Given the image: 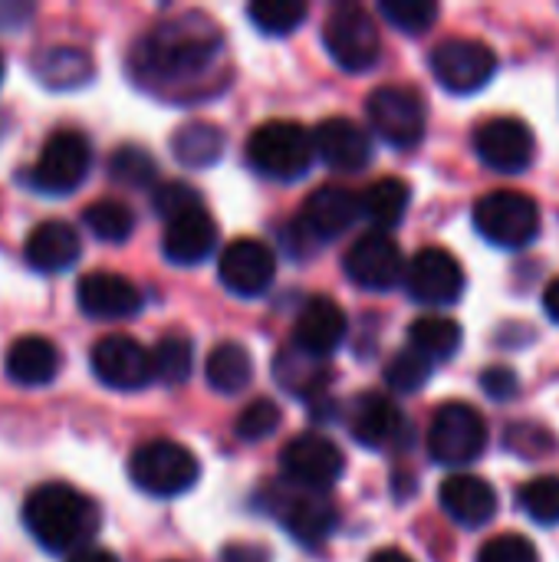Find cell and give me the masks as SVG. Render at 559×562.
I'll use <instances>...</instances> for the list:
<instances>
[{
	"label": "cell",
	"mask_w": 559,
	"mask_h": 562,
	"mask_svg": "<svg viewBox=\"0 0 559 562\" xmlns=\"http://www.w3.org/2000/svg\"><path fill=\"white\" fill-rule=\"evenodd\" d=\"M432 72L435 79L455 92V95H471L484 89L494 72H497V53L471 36H448L432 49Z\"/></svg>",
	"instance_id": "30bf717a"
},
{
	"label": "cell",
	"mask_w": 559,
	"mask_h": 562,
	"mask_svg": "<svg viewBox=\"0 0 559 562\" xmlns=\"http://www.w3.org/2000/svg\"><path fill=\"white\" fill-rule=\"evenodd\" d=\"M428 379H432V362L425 356H418L415 349H402L385 366V385L399 395H412V392L425 389Z\"/></svg>",
	"instance_id": "74e56055"
},
{
	"label": "cell",
	"mask_w": 559,
	"mask_h": 562,
	"mask_svg": "<svg viewBox=\"0 0 559 562\" xmlns=\"http://www.w3.org/2000/svg\"><path fill=\"white\" fill-rule=\"evenodd\" d=\"M544 310L554 323H559V277L544 290Z\"/></svg>",
	"instance_id": "7dc6e473"
},
{
	"label": "cell",
	"mask_w": 559,
	"mask_h": 562,
	"mask_svg": "<svg viewBox=\"0 0 559 562\" xmlns=\"http://www.w3.org/2000/svg\"><path fill=\"white\" fill-rule=\"evenodd\" d=\"M273 277H277V257L257 237H241L227 244L217 257V280L234 296L244 300L264 296L273 286Z\"/></svg>",
	"instance_id": "e0dca14e"
},
{
	"label": "cell",
	"mask_w": 559,
	"mask_h": 562,
	"mask_svg": "<svg viewBox=\"0 0 559 562\" xmlns=\"http://www.w3.org/2000/svg\"><path fill=\"white\" fill-rule=\"evenodd\" d=\"M409 201H412V188L402 178H379L359 194V211L376 224V231L389 234V227L402 224Z\"/></svg>",
	"instance_id": "4dcf8cb0"
},
{
	"label": "cell",
	"mask_w": 559,
	"mask_h": 562,
	"mask_svg": "<svg viewBox=\"0 0 559 562\" xmlns=\"http://www.w3.org/2000/svg\"><path fill=\"white\" fill-rule=\"evenodd\" d=\"M481 389H484V395L494 398V402H511V398L521 392V379H517V372L507 369V366H491V369L481 372Z\"/></svg>",
	"instance_id": "ee69618b"
},
{
	"label": "cell",
	"mask_w": 559,
	"mask_h": 562,
	"mask_svg": "<svg viewBox=\"0 0 559 562\" xmlns=\"http://www.w3.org/2000/svg\"><path fill=\"white\" fill-rule=\"evenodd\" d=\"M478 562H540L537 547L521 537V533H501L494 540H488L478 553Z\"/></svg>",
	"instance_id": "7bdbcfd3"
},
{
	"label": "cell",
	"mask_w": 559,
	"mask_h": 562,
	"mask_svg": "<svg viewBox=\"0 0 559 562\" xmlns=\"http://www.w3.org/2000/svg\"><path fill=\"white\" fill-rule=\"evenodd\" d=\"M379 13L402 33H425L438 20V3L435 0H382Z\"/></svg>",
	"instance_id": "f35d334b"
},
{
	"label": "cell",
	"mask_w": 559,
	"mask_h": 562,
	"mask_svg": "<svg viewBox=\"0 0 559 562\" xmlns=\"http://www.w3.org/2000/svg\"><path fill=\"white\" fill-rule=\"evenodd\" d=\"M270 514L283 524V530L306 550H320L339 524V514L329 501H323L320 494L300 491V487H270Z\"/></svg>",
	"instance_id": "7c38bea8"
},
{
	"label": "cell",
	"mask_w": 559,
	"mask_h": 562,
	"mask_svg": "<svg viewBox=\"0 0 559 562\" xmlns=\"http://www.w3.org/2000/svg\"><path fill=\"white\" fill-rule=\"evenodd\" d=\"M504 448L524 461H540L557 451V438L537 422H517L504 431Z\"/></svg>",
	"instance_id": "ab89813d"
},
{
	"label": "cell",
	"mask_w": 559,
	"mask_h": 562,
	"mask_svg": "<svg viewBox=\"0 0 559 562\" xmlns=\"http://www.w3.org/2000/svg\"><path fill=\"white\" fill-rule=\"evenodd\" d=\"M152 207H155L158 217L171 221V217H178L185 211H194V207H204V204H201V194L191 184H185V181H165V184H155Z\"/></svg>",
	"instance_id": "b9f144b4"
},
{
	"label": "cell",
	"mask_w": 559,
	"mask_h": 562,
	"mask_svg": "<svg viewBox=\"0 0 559 562\" xmlns=\"http://www.w3.org/2000/svg\"><path fill=\"white\" fill-rule=\"evenodd\" d=\"M323 46L346 72H369L379 63L382 36L372 13L359 3H336L323 23Z\"/></svg>",
	"instance_id": "5b68a950"
},
{
	"label": "cell",
	"mask_w": 559,
	"mask_h": 562,
	"mask_svg": "<svg viewBox=\"0 0 559 562\" xmlns=\"http://www.w3.org/2000/svg\"><path fill=\"white\" fill-rule=\"evenodd\" d=\"M474 227L494 247H527L540 234V207L524 191H491L474 204Z\"/></svg>",
	"instance_id": "8992f818"
},
{
	"label": "cell",
	"mask_w": 559,
	"mask_h": 562,
	"mask_svg": "<svg viewBox=\"0 0 559 562\" xmlns=\"http://www.w3.org/2000/svg\"><path fill=\"white\" fill-rule=\"evenodd\" d=\"M409 349L425 356L432 366L445 362L461 349V326L448 316H422L409 326Z\"/></svg>",
	"instance_id": "1f68e13d"
},
{
	"label": "cell",
	"mask_w": 559,
	"mask_h": 562,
	"mask_svg": "<svg viewBox=\"0 0 559 562\" xmlns=\"http://www.w3.org/2000/svg\"><path fill=\"white\" fill-rule=\"evenodd\" d=\"M369 562H415L409 553H402V550H395V547H389V550H379V553H372V560Z\"/></svg>",
	"instance_id": "c3c4849f"
},
{
	"label": "cell",
	"mask_w": 559,
	"mask_h": 562,
	"mask_svg": "<svg viewBox=\"0 0 559 562\" xmlns=\"http://www.w3.org/2000/svg\"><path fill=\"white\" fill-rule=\"evenodd\" d=\"M313 138L293 119H270L247 138V165L273 181H300L313 168Z\"/></svg>",
	"instance_id": "3957f363"
},
{
	"label": "cell",
	"mask_w": 559,
	"mask_h": 562,
	"mask_svg": "<svg viewBox=\"0 0 559 562\" xmlns=\"http://www.w3.org/2000/svg\"><path fill=\"white\" fill-rule=\"evenodd\" d=\"M208 385L217 395H241L254 382V359L241 342H217L204 366Z\"/></svg>",
	"instance_id": "f1b7e54d"
},
{
	"label": "cell",
	"mask_w": 559,
	"mask_h": 562,
	"mask_svg": "<svg viewBox=\"0 0 559 562\" xmlns=\"http://www.w3.org/2000/svg\"><path fill=\"white\" fill-rule=\"evenodd\" d=\"M488 448V425L478 408L465 402H445L428 428V454L435 464L465 468Z\"/></svg>",
	"instance_id": "52a82bcc"
},
{
	"label": "cell",
	"mask_w": 559,
	"mask_h": 562,
	"mask_svg": "<svg viewBox=\"0 0 559 562\" xmlns=\"http://www.w3.org/2000/svg\"><path fill=\"white\" fill-rule=\"evenodd\" d=\"M76 303L89 319L112 323V319L138 316L145 306V296L128 277L109 273V270H92L76 283Z\"/></svg>",
	"instance_id": "d6986e66"
},
{
	"label": "cell",
	"mask_w": 559,
	"mask_h": 562,
	"mask_svg": "<svg viewBox=\"0 0 559 562\" xmlns=\"http://www.w3.org/2000/svg\"><path fill=\"white\" fill-rule=\"evenodd\" d=\"M280 471H283V481L290 487L323 494L343 477L346 458H343V451L336 448L333 438H326L320 431H303V435H297V438H290L283 445Z\"/></svg>",
	"instance_id": "ba28073f"
},
{
	"label": "cell",
	"mask_w": 559,
	"mask_h": 562,
	"mask_svg": "<svg viewBox=\"0 0 559 562\" xmlns=\"http://www.w3.org/2000/svg\"><path fill=\"white\" fill-rule=\"evenodd\" d=\"M517 504L524 507V514L540 524V527H557L559 524V477L557 474H544L534 477L527 484H521L517 491Z\"/></svg>",
	"instance_id": "d590c367"
},
{
	"label": "cell",
	"mask_w": 559,
	"mask_h": 562,
	"mask_svg": "<svg viewBox=\"0 0 559 562\" xmlns=\"http://www.w3.org/2000/svg\"><path fill=\"white\" fill-rule=\"evenodd\" d=\"M0 82H3V56H0Z\"/></svg>",
	"instance_id": "681fc988"
},
{
	"label": "cell",
	"mask_w": 559,
	"mask_h": 562,
	"mask_svg": "<svg viewBox=\"0 0 559 562\" xmlns=\"http://www.w3.org/2000/svg\"><path fill=\"white\" fill-rule=\"evenodd\" d=\"M227 138L217 125L211 122H188L171 135V155L185 165V168H211L224 158Z\"/></svg>",
	"instance_id": "f546056e"
},
{
	"label": "cell",
	"mask_w": 559,
	"mask_h": 562,
	"mask_svg": "<svg viewBox=\"0 0 559 562\" xmlns=\"http://www.w3.org/2000/svg\"><path fill=\"white\" fill-rule=\"evenodd\" d=\"M349 435L369 451H385L409 438V425L402 408L389 395L362 392L349 408Z\"/></svg>",
	"instance_id": "7402d4cb"
},
{
	"label": "cell",
	"mask_w": 559,
	"mask_h": 562,
	"mask_svg": "<svg viewBox=\"0 0 559 562\" xmlns=\"http://www.w3.org/2000/svg\"><path fill=\"white\" fill-rule=\"evenodd\" d=\"M92 168V145L82 132H53L30 168V184L40 194H72Z\"/></svg>",
	"instance_id": "9c48e42d"
},
{
	"label": "cell",
	"mask_w": 559,
	"mask_h": 562,
	"mask_svg": "<svg viewBox=\"0 0 559 562\" xmlns=\"http://www.w3.org/2000/svg\"><path fill=\"white\" fill-rule=\"evenodd\" d=\"M152 366H155V382L161 385H185L191 379V366H194V346L191 339L171 333L165 339H158V346L152 349Z\"/></svg>",
	"instance_id": "836d02e7"
},
{
	"label": "cell",
	"mask_w": 559,
	"mask_h": 562,
	"mask_svg": "<svg viewBox=\"0 0 559 562\" xmlns=\"http://www.w3.org/2000/svg\"><path fill=\"white\" fill-rule=\"evenodd\" d=\"M92 372L102 385L115 392H142L155 382V366H152V349H145L132 336H102L92 352H89Z\"/></svg>",
	"instance_id": "5bb4252c"
},
{
	"label": "cell",
	"mask_w": 559,
	"mask_h": 562,
	"mask_svg": "<svg viewBox=\"0 0 559 562\" xmlns=\"http://www.w3.org/2000/svg\"><path fill=\"white\" fill-rule=\"evenodd\" d=\"M82 221L86 227L92 231V237L105 240V244H122L132 237L135 231V214L125 201H115V198H102V201H92L86 211H82Z\"/></svg>",
	"instance_id": "d6a6232c"
},
{
	"label": "cell",
	"mask_w": 559,
	"mask_h": 562,
	"mask_svg": "<svg viewBox=\"0 0 559 562\" xmlns=\"http://www.w3.org/2000/svg\"><path fill=\"white\" fill-rule=\"evenodd\" d=\"M7 375L23 389H43L59 372V349L46 336H20L10 342L3 359Z\"/></svg>",
	"instance_id": "484cf974"
},
{
	"label": "cell",
	"mask_w": 559,
	"mask_h": 562,
	"mask_svg": "<svg viewBox=\"0 0 559 562\" xmlns=\"http://www.w3.org/2000/svg\"><path fill=\"white\" fill-rule=\"evenodd\" d=\"M359 217H362L359 194L353 188H346V184H320L303 201V211H300L293 231H297V240L320 244V240L343 237Z\"/></svg>",
	"instance_id": "9a60e30c"
},
{
	"label": "cell",
	"mask_w": 559,
	"mask_h": 562,
	"mask_svg": "<svg viewBox=\"0 0 559 562\" xmlns=\"http://www.w3.org/2000/svg\"><path fill=\"white\" fill-rule=\"evenodd\" d=\"M217 562H270V553L257 543H227Z\"/></svg>",
	"instance_id": "f6af8a7d"
},
{
	"label": "cell",
	"mask_w": 559,
	"mask_h": 562,
	"mask_svg": "<svg viewBox=\"0 0 559 562\" xmlns=\"http://www.w3.org/2000/svg\"><path fill=\"white\" fill-rule=\"evenodd\" d=\"M217 247V224L204 207L185 211L171 221H165L161 254L175 267H194L204 263Z\"/></svg>",
	"instance_id": "cb8c5ba5"
},
{
	"label": "cell",
	"mask_w": 559,
	"mask_h": 562,
	"mask_svg": "<svg viewBox=\"0 0 559 562\" xmlns=\"http://www.w3.org/2000/svg\"><path fill=\"white\" fill-rule=\"evenodd\" d=\"M441 510L465 530H481L497 517V491L478 474H451L438 491Z\"/></svg>",
	"instance_id": "603a6c76"
},
{
	"label": "cell",
	"mask_w": 559,
	"mask_h": 562,
	"mask_svg": "<svg viewBox=\"0 0 559 562\" xmlns=\"http://www.w3.org/2000/svg\"><path fill=\"white\" fill-rule=\"evenodd\" d=\"M310 7L303 0H254L247 7L250 23L267 36H287L306 20Z\"/></svg>",
	"instance_id": "e575fe53"
},
{
	"label": "cell",
	"mask_w": 559,
	"mask_h": 562,
	"mask_svg": "<svg viewBox=\"0 0 559 562\" xmlns=\"http://www.w3.org/2000/svg\"><path fill=\"white\" fill-rule=\"evenodd\" d=\"M128 477L142 494L158 497V501H171L178 494H188L198 484L201 464L185 445H178L171 438H155V441H145L142 448L132 451Z\"/></svg>",
	"instance_id": "277c9868"
},
{
	"label": "cell",
	"mask_w": 559,
	"mask_h": 562,
	"mask_svg": "<svg viewBox=\"0 0 559 562\" xmlns=\"http://www.w3.org/2000/svg\"><path fill=\"white\" fill-rule=\"evenodd\" d=\"M310 138H313V155L323 158V165H329L333 171L356 175V171L369 168V161H372V135L346 115L323 119L310 132Z\"/></svg>",
	"instance_id": "44dd1931"
},
{
	"label": "cell",
	"mask_w": 559,
	"mask_h": 562,
	"mask_svg": "<svg viewBox=\"0 0 559 562\" xmlns=\"http://www.w3.org/2000/svg\"><path fill=\"white\" fill-rule=\"evenodd\" d=\"M273 379H277V385L283 392H290L297 398H306V402H316V398H326V385L333 382V372L320 359H310V356H303V352H297L290 346V349L277 352Z\"/></svg>",
	"instance_id": "83f0119b"
},
{
	"label": "cell",
	"mask_w": 559,
	"mask_h": 562,
	"mask_svg": "<svg viewBox=\"0 0 559 562\" xmlns=\"http://www.w3.org/2000/svg\"><path fill=\"white\" fill-rule=\"evenodd\" d=\"M66 562H119V557L105 547H82V550L69 553Z\"/></svg>",
	"instance_id": "bcb514c9"
},
{
	"label": "cell",
	"mask_w": 559,
	"mask_h": 562,
	"mask_svg": "<svg viewBox=\"0 0 559 562\" xmlns=\"http://www.w3.org/2000/svg\"><path fill=\"white\" fill-rule=\"evenodd\" d=\"M343 267H346V277L369 293H389L405 277L402 247L385 231H369V234L356 237L353 247L346 250Z\"/></svg>",
	"instance_id": "4fadbf2b"
},
{
	"label": "cell",
	"mask_w": 559,
	"mask_h": 562,
	"mask_svg": "<svg viewBox=\"0 0 559 562\" xmlns=\"http://www.w3.org/2000/svg\"><path fill=\"white\" fill-rule=\"evenodd\" d=\"M409 296L425 306H451L465 293V270L445 247H425L405 263L402 277Z\"/></svg>",
	"instance_id": "2e32d148"
},
{
	"label": "cell",
	"mask_w": 559,
	"mask_h": 562,
	"mask_svg": "<svg viewBox=\"0 0 559 562\" xmlns=\"http://www.w3.org/2000/svg\"><path fill=\"white\" fill-rule=\"evenodd\" d=\"M346 310L333 296H310L293 323V349L323 362L346 342Z\"/></svg>",
	"instance_id": "ffe728a7"
},
{
	"label": "cell",
	"mask_w": 559,
	"mask_h": 562,
	"mask_svg": "<svg viewBox=\"0 0 559 562\" xmlns=\"http://www.w3.org/2000/svg\"><path fill=\"white\" fill-rule=\"evenodd\" d=\"M82 254L79 231L66 221H40L23 244V257L40 273H63Z\"/></svg>",
	"instance_id": "d4e9b609"
},
{
	"label": "cell",
	"mask_w": 559,
	"mask_h": 562,
	"mask_svg": "<svg viewBox=\"0 0 559 562\" xmlns=\"http://www.w3.org/2000/svg\"><path fill=\"white\" fill-rule=\"evenodd\" d=\"M132 76L155 95L185 99L211 86L224 63V33L214 20L191 10L155 23L132 46Z\"/></svg>",
	"instance_id": "6da1fadb"
},
{
	"label": "cell",
	"mask_w": 559,
	"mask_h": 562,
	"mask_svg": "<svg viewBox=\"0 0 559 562\" xmlns=\"http://www.w3.org/2000/svg\"><path fill=\"white\" fill-rule=\"evenodd\" d=\"M23 524L46 553L69 557L92 543V537L99 533L102 514L96 501H89L76 487L49 481L30 491L23 504Z\"/></svg>",
	"instance_id": "7a4b0ae2"
},
{
	"label": "cell",
	"mask_w": 559,
	"mask_h": 562,
	"mask_svg": "<svg viewBox=\"0 0 559 562\" xmlns=\"http://www.w3.org/2000/svg\"><path fill=\"white\" fill-rule=\"evenodd\" d=\"M109 175H112V181H119L125 188H148L158 181L155 158L142 145H119L109 158Z\"/></svg>",
	"instance_id": "8d00e7d4"
},
{
	"label": "cell",
	"mask_w": 559,
	"mask_h": 562,
	"mask_svg": "<svg viewBox=\"0 0 559 562\" xmlns=\"http://www.w3.org/2000/svg\"><path fill=\"white\" fill-rule=\"evenodd\" d=\"M280 422H283L280 405H277V402H270V398H257V402H250V405L237 415L234 431H237V438H241V441L257 445V441L270 438V435L280 428Z\"/></svg>",
	"instance_id": "60d3db41"
},
{
	"label": "cell",
	"mask_w": 559,
	"mask_h": 562,
	"mask_svg": "<svg viewBox=\"0 0 559 562\" xmlns=\"http://www.w3.org/2000/svg\"><path fill=\"white\" fill-rule=\"evenodd\" d=\"M372 132L392 148H415L425 138V99L412 86H379L366 99Z\"/></svg>",
	"instance_id": "8fae6325"
},
{
	"label": "cell",
	"mask_w": 559,
	"mask_h": 562,
	"mask_svg": "<svg viewBox=\"0 0 559 562\" xmlns=\"http://www.w3.org/2000/svg\"><path fill=\"white\" fill-rule=\"evenodd\" d=\"M534 148H537V142H534L530 125L514 115L491 119V122L478 125V132H474L478 158L501 175H521L534 161Z\"/></svg>",
	"instance_id": "ac0fdd59"
},
{
	"label": "cell",
	"mask_w": 559,
	"mask_h": 562,
	"mask_svg": "<svg viewBox=\"0 0 559 562\" xmlns=\"http://www.w3.org/2000/svg\"><path fill=\"white\" fill-rule=\"evenodd\" d=\"M33 76L46 89H79L92 79V56L79 46H46L30 63Z\"/></svg>",
	"instance_id": "4316f807"
}]
</instances>
